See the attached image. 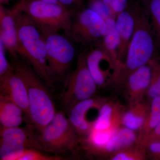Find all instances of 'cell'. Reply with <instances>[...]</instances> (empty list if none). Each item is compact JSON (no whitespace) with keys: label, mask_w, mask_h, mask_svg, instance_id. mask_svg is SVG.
<instances>
[{"label":"cell","mask_w":160,"mask_h":160,"mask_svg":"<svg viewBox=\"0 0 160 160\" xmlns=\"http://www.w3.org/2000/svg\"><path fill=\"white\" fill-rule=\"evenodd\" d=\"M116 105L104 102L91 129L97 130L117 129L122 124V114Z\"/></svg>","instance_id":"obj_16"},{"label":"cell","mask_w":160,"mask_h":160,"mask_svg":"<svg viewBox=\"0 0 160 160\" xmlns=\"http://www.w3.org/2000/svg\"><path fill=\"white\" fill-rule=\"evenodd\" d=\"M20 1H22V0H20Z\"/></svg>","instance_id":"obj_33"},{"label":"cell","mask_w":160,"mask_h":160,"mask_svg":"<svg viewBox=\"0 0 160 160\" xmlns=\"http://www.w3.org/2000/svg\"><path fill=\"white\" fill-rule=\"evenodd\" d=\"M149 11L152 24L160 44V0H152L149 5Z\"/></svg>","instance_id":"obj_26"},{"label":"cell","mask_w":160,"mask_h":160,"mask_svg":"<svg viewBox=\"0 0 160 160\" xmlns=\"http://www.w3.org/2000/svg\"><path fill=\"white\" fill-rule=\"evenodd\" d=\"M18 37V55L25 60L44 81L52 87L54 81L47 62L46 40L38 29L21 10L11 9Z\"/></svg>","instance_id":"obj_1"},{"label":"cell","mask_w":160,"mask_h":160,"mask_svg":"<svg viewBox=\"0 0 160 160\" xmlns=\"http://www.w3.org/2000/svg\"><path fill=\"white\" fill-rule=\"evenodd\" d=\"M44 2H46L51 3H59L58 0H42Z\"/></svg>","instance_id":"obj_32"},{"label":"cell","mask_w":160,"mask_h":160,"mask_svg":"<svg viewBox=\"0 0 160 160\" xmlns=\"http://www.w3.org/2000/svg\"><path fill=\"white\" fill-rule=\"evenodd\" d=\"M11 59L12 68L22 78L27 88L29 102L28 118L39 133L56 113L54 103L45 86L47 85L29 64L19 56L11 57Z\"/></svg>","instance_id":"obj_2"},{"label":"cell","mask_w":160,"mask_h":160,"mask_svg":"<svg viewBox=\"0 0 160 160\" xmlns=\"http://www.w3.org/2000/svg\"><path fill=\"white\" fill-rule=\"evenodd\" d=\"M146 147L138 142L112 155V160H144L146 158Z\"/></svg>","instance_id":"obj_22"},{"label":"cell","mask_w":160,"mask_h":160,"mask_svg":"<svg viewBox=\"0 0 160 160\" xmlns=\"http://www.w3.org/2000/svg\"><path fill=\"white\" fill-rule=\"evenodd\" d=\"M88 3L89 8L95 12L105 21L109 18L116 17L109 6L102 0H89Z\"/></svg>","instance_id":"obj_25"},{"label":"cell","mask_w":160,"mask_h":160,"mask_svg":"<svg viewBox=\"0 0 160 160\" xmlns=\"http://www.w3.org/2000/svg\"><path fill=\"white\" fill-rule=\"evenodd\" d=\"M104 102L102 99L92 97L77 103L67 112L68 119L80 137L86 136L93 126L89 112L100 108Z\"/></svg>","instance_id":"obj_11"},{"label":"cell","mask_w":160,"mask_h":160,"mask_svg":"<svg viewBox=\"0 0 160 160\" xmlns=\"http://www.w3.org/2000/svg\"><path fill=\"white\" fill-rule=\"evenodd\" d=\"M58 2L65 7L77 11L82 8L83 0H58Z\"/></svg>","instance_id":"obj_30"},{"label":"cell","mask_w":160,"mask_h":160,"mask_svg":"<svg viewBox=\"0 0 160 160\" xmlns=\"http://www.w3.org/2000/svg\"><path fill=\"white\" fill-rule=\"evenodd\" d=\"M7 50L1 40H0V78L2 77L12 69L11 63H9L7 55Z\"/></svg>","instance_id":"obj_27"},{"label":"cell","mask_w":160,"mask_h":160,"mask_svg":"<svg viewBox=\"0 0 160 160\" xmlns=\"http://www.w3.org/2000/svg\"><path fill=\"white\" fill-rule=\"evenodd\" d=\"M23 113L18 106L0 96L1 129L20 126L23 122Z\"/></svg>","instance_id":"obj_20"},{"label":"cell","mask_w":160,"mask_h":160,"mask_svg":"<svg viewBox=\"0 0 160 160\" xmlns=\"http://www.w3.org/2000/svg\"><path fill=\"white\" fill-rule=\"evenodd\" d=\"M152 69L151 84L147 91L148 97L152 100L160 97V65L154 59L149 62Z\"/></svg>","instance_id":"obj_23"},{"label":"cell","mask_w":160,"mask_h":160,"mask_svg":"<svg viewBox=\"0 0 160 160\" xmlns=\"http://www.w3.org/2000/svg\"><path fill=\"white\" fill-rule=\"evenodd\" d=\"M30 124L25 128L12 127L0 130V160H18L26 149L42 151L38 133Z\"/></svg>","instance_id":"obj_8"},{"label":"cell","mask_w":160,"mask_h":160,"mask_svg":"<svg viewBox=\"0 0 160 160\" xmlns=\"http://www.w3.org/2000/svg\"><path fill=\"white\" fill-rule=\"evenodd\" d=\"M98 87L87 66L86 52L80 53L75 69L68 75L61 94L63 109L68 112L77 103L94 97Z\"/></svg>","instance_id":"obj_6"},{"label":"cell","mask_w":160,"mask_h":160,"mask_svg":"<svg viewBox=\"0 0 160 160\" xmlns=\"http://www.w3.org/2000/svg\"><path fill=\"white\" fill-rule=\"evenodd\" d=\"M0 96L18 106L28 118L29 102L27 88L13 68L7 74L0 78Z\"/></svg>","instance_id":"obj_10"},{"label":"cell","mask_w":160,"mask_h":160,"mask_svg":"<svg viewBox=\"0 0 160 160\" xmlns=\"http://www.w3.org/2000/svg\"><path fill=\"white\" fill-rule=\"evenodd\" d=\"M154 44L149 20L144 13H136L135 27L126 59L115 79L123 82L128 75L149 63L154 52Z\"/></svg>","instance_id":"obj_4"},{"label":"cell","mask_w":160,"mask_h":160,"mask_svg":"<svg viewBox=\"0 0 160 160\" xmlns=\"http://www.w3.org/2000/svg\"><path fill=\"white\" fill-rule=\"evenodd\" d=\"M38 138L42 151L57 155L73 149L81 139L62 111L56 112L50 123L39 132Z\"/></svg>","instance_id":"obj_5"},{"label":"cell","mask_w":160,"mask_h":160,"mask_svg":"<svg viewBox=\"0 0 160 160\" xmlns=\"http://www.w3.org/2000/svg\"><path fill=\"white\" fill-rule=\"evenodd\" d=\"M0 40L11 57L18 56V37L14 17L11 9L0 5Z\"/></svg>","instance_id":"obj_15"},{"label":"cell","mask_w":160,"mask_h":160,"mask_svg":"<svg viewBox=\"0 0 160 160\" xmlns=\"http://www.w3.org/2000/svg\"><path fill=\"white\" fill-rule=\"evenodd\" d=\"M86 61L88 69L98 87L104 86L109 77L110 70L105 69L103 65L109 61L114 63L113 60L100 45L86 53Z\"/></svg>","instance_id":"obj_13"},{"label":"cell","mask_w":160,"mask_h":160,"mask_svg":"<svg viewBox=\"0 0 160 160\" xmlns=\"http://www.w3.org/2000/svg\"><path fill=\"white\" fill-rule=\"evenodd\" d=\"M11 1V0H0V3L1 5H7L9 4V2Z\"/></svg>","instance_id":"obj_31"},{"label":"cell","mask_w":160,"mask_h":160,"mask_svg":"<svg viewBox=\"0 0 160 160\" xmlns=\"http://www.w3.org/2000/svg\"><path fill=\"white\" fill-rule=\"evenodd\" d=\"M47 62L54 82L62 79L66 73L74 58L75 50L69 38L58 33L45 37Z\"/></svg>","instance_id":"obj_9"},{"label":"cell","mask_w":160,"mask_h":160,"mask_svg":"<svg viewBox=\"0 0 160 160\" xmlns=\"http://www.w3.org/2000/svg\"><path fill=\"white\" fill-rule=\"evenodd\" d=\"M15 6L26 15L44 37L61 31L68 37L77 11L60 3L42 0H22Z\"/></svg>","instance_id":"obj_3"},{"label":"cell","mask_w":160,"mask_h":160,"mask_svg":"<svg viewBox=\"0 0 160 160\" xmlns=\"http://www.w3.org/2000/svg\"><path fill=\"white\" fill-rule=\"evenodd\" d=\"M136 13L125 10L117 15L115 18L116 27L120 38L118 51V58L122 64L123 59L126 57L129 43L134 32Z\"/></svg>","instance_id":"obj_14"},{"label":"cell","mask_w":160,"mask_h":160,"mask_svg":"<svg viewBox=\"0 0 160 160\" xmlns=\"http://www.w3.org/2000/svg\"><path fill=\"white\" fill-rule=\"evenodd\" d=\"M150 108L142 101L131 104L129 109L122 114V124L135 131L140 130L146 119Z\"/></svg>","instance_id":"obj_18"},{"label":"cell","mask_w":160,"mask_h":160,"mask_svg":"<svg viewBox=\"0 0 160 160\" xmlns=\"http://www.w3.org/2000/svg\"><path fill=\"white\" fill-rule=\"evenodd\" d=\"M138 136L135 131L126 127H120L106 146L94 154L112 153L129 146H133L138 142Z\"/></svg>","instance_id":"obj_17"},{"label":"cell","mask_w":160,"mask_h":160,"mask_svg":"<svg viewBox=\"0 0 160 160\" xmlns=\"http://www.w3.org/2000/svg\"><path fill=\"white\" fill-rule=\"evenodd\" d=\"M146 149L152 156L160 158V139L148 141L146 143Z\"/></svg>","instance_id":"obj_29"},{"label":"cell","mask_w":160,"mask_h":160,"mask_svg":"<svg viewBox=\"0 0 160 160\" xmlns=\"http://www.w3.org/2000/svg\"><path fill=\"white\" fill-rule=\"evenodd\" d=\"M160 122V97L152 99L148 116L140 129L137 142L146 147L147 138L152 130Z\"/></svg>","instance_id":"obj_21"},{"label":"cell","mask_w":160,"mask_h":160,"mask_svg":"<svg viewBox=\"0 0 160 160\" xmlns=\"http://www.w3.org/2000/svg\"><path fill=\"white\" fill-rule=\"evenodd\" d=\"M106 30V22L90 8L80 9L72 18L68 37L82 45H101Z\"/></svg>","instance_id":"obj_7"},{"label":"cell","mask_w":160,"mask_h":160,"mask_svg":"<svg viewBox=\"0 0 160 160\" xmlns=\"http://www.w3.org/2000/svg\"><path fill=\"white\" fill-rule=\"evenodd\" d=\"M116 15L126 10L128 0H102Z\"/></svg>","instance_id":"obj_28"},{"label":"cell","mask_w":160,"mask_h":160,"mask_svg":"<svg viewBox=\"0 0 160 160\" xmlns=\"http://www.w3.org/2000/svg\"><path fill=\"white\" fill-rule=\"evenodd\" d=\"M64 158L59 155L45 154L38 149H27L24 150L18 160H62Z\"/></svg>","instance_id":"obj_24"},{"label":"cell","mask_w":160,"mask_h":160,"mask_svg":"<svg viewBox=\"0 0 160 160\" xmlns=\"http://www.w3.org/2000/svg\"><path fill=\"white\" fill-rule=\"evenodd\" d=\"M106 30L101 46L111 57L117 68L118 72L122 64L118 58V51L120 44V38L116 27L115 18H111L106 21Z\"/></svg>","instance_id":"obj_19"},{"label":"cell","mask_w":160,"mask_h":160,"mask_svg":"<svg viewBox=\"0 0 160 160\" xmlns=\"http://www.w3.org/2000/svg\"><path fill=\"white\" fill-rule=\"evenodd\" d=\"M152 76V67L149 62L128 75L124 82L131 104L142 101L151 84Z\"/></svg>","instance_id":"obj_12"}]
</instances>
